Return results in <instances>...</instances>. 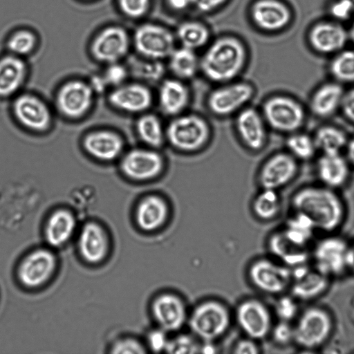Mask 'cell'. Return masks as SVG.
Instances as JSON below:
<instances>
[{
  "mask_svg": "<svg viewBox=\"0 0 354 354\" xmlns=\"http://www.w3.org/2000/svg\"><path fill=\"white\" fill-rule=\"evenodd\" d=\"M291 211L306 216L317 232H338L347 217L346 203L339 191L321 184L304 185L290 200Z\"/></svg>",
  "mask_w": 354,
  "mask_h": 354,
  "instance_id": "6da1fadb",
  "label": "cell"
},
{
  "mask_svg": "<svg viewBox=\"0 0 354 354\" xmlns=\"http://www.w3.org/2000/svg\"><path fill=\"white\" fill-rule=\"evenodd\" d=\"M246 59V50L238 39L222 37L215 40L200 58V71L216 84L231 82L243 71Z\"/></svg>",
  "mask_w": 354,
  "mask_h": 354,
  "instance_id": "7a4b0ae2",
  "label": "cell"
},
{
  "mask_svg": "<svg viewBox=\"0 0 354 354\" xmlns=\"http://www.w3.org/2000/svg\"><path fill=\"white\" fill-rule=\"evenodd\" d=\"M293 328L294 345L302 351H315L332 337L335 319L328 308L311 304L300 310L293 322Z\"/></svg>",
  "mask_w": 354,
  "mask_h": 354,
  "instance_id": "3957f363",
  "label": "cell"
},
{
  "mask_svg": "<svg viewBox=\"0 0 354 354\" xmlns=\"http://www.w3.org/2000/svg\"><path fill=\"white\" fill-rule=\"evenodd\" d=\"M166 142L176 151L194 153L207 145L211 138L207 121L196 113L172 117L165 127Z\"/></svg>",
  "mask_w": 354,
  "mask_h": 354,
  "instance_id": "277c9868",
  "label": "cell"
},
{
  "mask_svg": "<svg viewBox=\"0 0 354 354\" xmlns=\"http://www.w3.org/2000/svg\"><path fill=\"white\" fill-rule=\"evenodd\" d=\"M261 113L268 127L286 135L301 130L307 117L306 109L302 103L284 93L266 98Z\"/></svg>",
  "mask_w": 354,
  "mask_h": 354,
  "instance_id": "5b68a950",
  "label": "cell"
},
{
  "mask_svg": "<svg viewBox=\"0 0 354 354\" xmlns=\"http://www.w3.org/2000/svg\"><path fill=\"white\" fill-rule=\"evenodd\" d=\"M348 240L337 232L325 234L310 248V263L331 280L348 274Z\"/></svg>",
  "mask_w": 354,
  "mask_h": 354,
  "instance_id": "8992f818",
  "label": "cell"
},
{
  "mask_svg": "<svg viewBox=\"0 0 354 354\" xmlns=\"http://www.w3.org/2000/svg\"><path fill=\"white\" fill-rule=\"evenodd\" d=\"M188 324L198 339L212 342L226 332L230 324V316L222 303L209 300L196 306L188 319Z\"/></svg>",
  "mask_w": 354,
  "mask_h": 354,
  "instance_id": "52a82bcc",
  "label": "cell"
},
{
  "mask_svg": "<svg viewBox=\"0 0 354 354\" xmlns=\"http://www.w3.org/2000/svg\"><path fill=\"white\" fill-rule=\"evenodd\" d=\"M255 89L245 81L233 80L219 84L207 95L206 104L216 116L227 117L239 113L253 98Z\"/></svg>",
  "mask_w": 354,
  "mask_h": 354,
  "instance_id": "ba28073f",
  "label": "cell"
},
{
  "mask_svg": "<svg viewBox=\"0 0 354 354\" xmlns=\"http://www.w3.org/2000/svg\"><path fill=\"white\" fill-rule=\"evenodd\" d=\"M252 283L262 292L280 295L288 292L291 281V268L278 261L261 259L249 269Z\"/></svg>",
  "mask_w": 354,
  "mask_h": 354,
  "instance_id": "9c48e42d",
  "label": "cell"
},
{
  "mask_svg": "<svg viewBox=\"0 0 354 354\" xmlns=\"http://www.w3.org/2000/svg\"><path fill=\"white\" fill-rule=\"evenodd\" d=\"M331 281L308 262L291 268L288 292L300 303H312L328 292Z\"/></svg>",
  "mask_w": 354,
  "mask_h": 354,
  "instance_id": "30bf717a",
  "label": "cell"
},
{
  "mask_svg": "<svg viewBox=\"0 0 354 354\" xmlns=\"http://www.w3.org/2000/svg\"><path fill=\"white\" fill-rule=\"evenodd\" d=\"M137 51L149 59L162 61L175 49L173 34L166 28L153 24L140 26L134 34Z\"/></svg>",
  "mask_w": 354,
  "mask_h": 354,
  "instance_id": "8fae6325",
  "label": "cell"
},
{
  "mask_svg": "<svg viewBox=\"0 0 354 354\" xmlns=\"http://www.w3.org/2000/svg\"><path fill=\"white\" fill-rule=\"evenodd\" d=\"M299 171V162L286 150L278 151L266 159L261 167L258 180L261 188L279 191L290 184Z\"/></svg>",
  "mask_w": 354,
  "mask_h": 354,
  "instance_id": "7c38bea8",
  "label": "cell"
},
{
  "mask_svg": "<svg viewBox=\"0 0 354 354\" xmlns=\"http://www.w3.org/2000/svg\"><path fill=\"white\" fill-rule=\"evenodd\" d=\"M165 160L158 149L138 148L124 157L121 168L129 178L138 181H148L159 177L164 171Z\"/></svg>",
  "mask_w": 354,
  "mask_h": 354,
  "instance_id": "4fadbf2b",
  "label": "cell"
},
{
  "mask_svg": "<svg viewBox=\"0 0 354 354\" xmlns=\"http://www.w3.org/2000/svg\"><path fill=\"white\" fill-rule=\"evenodd\" d=\"M314 168L319 184L337 191L347 185L353 169L343 152L319 153Z\"/></svg>",
  "mask_w": 354,
  "mask_h": 354,
  "instance_id": "5bb4252c",
  "label": "cell"
},
{
  "mask_svg": "<svg viewBox=\"0 0 354 354\" xmlns=\"http://www.w3.org/2000/svg\"><path fill=\"white\" fill-rule=\"evenodd\" d=\"M57 265L55 254L47 249H37L22 261L18 270L20 282L33 288L45 283L53 275Z\"/></svg>",
  "mask_w": 354,
  "mask_h": 354,
  "instance_id": "9a60e30c",
  "label": "cell"
},
{
  "mask_svg": "<svg viewBox=\"0 0 354 354\" xmlns=\"http://www.w3.org/2000/svg\"><path fill=\"white\" fill-rule=\"evenodd\" d=\"M236 320L242 330L252 339L268 336L272 326V316L266 306L257 299H248L236 309Z\"/></svg>",
  "mask_w": 354,
  "mask_h": 354,
  "instance_id": "2e32d148",
  "label": "cell"
},
{
  "mask_svg": "<svg viewBox=\"0 0 354 354\" xmlns=\"http://www.w3.org/2000/svg\"><path fill=\"white\" fill-rule=\"evenodd\" d=\"M151 310L158 328L167 333L179 330L187 319L184 301L173 293L158 295L152 301Z\"/></svg>",
  "mask_w": 354,
  "mask_h": 354,
  "instance_id": "e0dca14e",
  "label": "cell"
},
{
  "mask_svg": "<svg viewBox=\"0 0 354 354\" xmlns=\"http://www.w3.org/2000/svg\"><path fill=\"white\" fill-rule=\"evenodd\" d=\"M235 127L237 134L246 148L261 150L268 139V126L261 115L253 107L246 106L236 113Z\"/></svg>",
  "mask_w": 354,
  "mask_h": 354,
  "instance_id": "ac0fdd59",
  "label": "cell"
},
{
  "mask_svg": "<svg viewBox=\"0 0 354 354\" xmlns=\"http://www.w3.org/2000/svg\"><path fill=\"white\" fill-rule=\"evenodd\" d=\"M344 86L331 80L317 86L310 94L308 107L316 118L328 119L340 111Z\"/></svg>",
  "mask_w": 354,
  "mask_h": 354,
  "instance_id": "d6986e66",
  "label": "cell"
},
{
  "mask_svg": "<svg viewBox=\"0 0 354 354\" xmlns=\"http://www.w3.org/2000/svg\"><path fill=\"white\" fill-rule=\"evenodd\" d=\"M92 100V88L80 81H71L65 84L57 97L59 109L70 118L84 115L90 108Z\"/></svg>",
  "mask_w": 354,
  "mask_h": 354,
  "instance_id": "ffe728a7",
  "label": "cell"
},
{
  "mask_svg": "<svg viewBox=\"0 0 354 354\" xmlns=\"http://www.w3.org/2000/svg\"><path fill=\"white\" fill-rule=\"evenodd\" d=\"M129 46V40L126 31L119 27H109L95 39L92 53L97 60L111 64L124 57Z\"/></svg>",
  "mask_w": 354,
  "mask_h": 354,
  "instance_id": "44dd1931",
  "label": "cell"
},
{
  "mask_svg": "<svg viewBox=\"0 0 354 354\" xmlns=\"http://www.w3.org/2000/svg\"><path fill=\"white\" fill-rule=\"evenodd\" d=\"M157 100L161 112L172 118L184 113L190 101V92L185 81L167 78L160 83Z\"/></svg>",
  "mask_w": 354,
  "mask_h": 354,
  "instance_id": "7402d4cb",
  "label": "cell"
},
{
  "mask_svg": "<svg viewBox=\"0 0 354 354\" xmlns=\"http://www.w3.org/2000/svg\"><path fill=\"white\" fill-rule=\"evenodd\" d=\"M17 119L26 127L41 131L50 123V113L46 104L39 98L28 94L18 97L13 104Z\"/></svg>",
  "mask_w": 354,
  "mask_h": 354,
  "instance_id": "603a6c76",
  "label": "cell"
},
{
  "mask_svg": "<svg viewBox=\"0 0 354 354\" xmlns=\"http://www.w3.org/2000/svg\"><path fill=\"white\" fill-rule=\"evenodd\" d=\"M250 15L254 24L266 31L284 28L290 20L288 8L279 0H257L252 6Z\"/></svg>",
  "mask_w": 354,
  "mask_h": 354,
  "instance_id": "cb8c5ba5",
  "label": "cell"
},
{
  "mask_svg": "<svg viewBox=\"0 0 354 354\" xmlns=\"http://www.w3.org/2000/svg\"><path fill=\"white\" fill-rule=\"evenodd\" d=\"M153 100L150 88L141 84L120 86L109 95V101L113 106L130 113H145L151 106Z\"/></svg>",
  "mask_w": 354,
  "mask_h": 354,
  "instance_id": "d4e9b609",
  "label": "cell"
},
{
  "mask_svg": "<svg viewBox=\"0 0 354 354\" xmlns=\"http://www.w3.org/2000/svg\"><path fill=\"white\" fill-rule=\"evenodd\" d=\"M169 213V205L162 196L149 194L139 202L136 211V221L142 230L153 232L166 223Z\"/></svg>",
  "mask_w": 354,
  "mask_h": 354,
  "instance_id": "484cf974",
  "label": "cell"
},
{
  "mask_svg": "<svg viewBox=\"0 0 354 354\" xmlns=\"http://www.w3.org/2000/svg\"><path fill=\"white\" fill-rule=\"evenodd\" d=\"M268 245L270 252L276 260L290 268L310 262V248L296 244L281 229L270 235Z\"/></svg>",
  "mask_w": 354,
  "mask_h": 354,
  "instance_id": "4316f807",
  "label": "cell"
},
{
  "mask_svg": "<svg viewBox=\"0 0 354 354\" xmlns=\"http://www.w3.org/2000/svg\"><path fill=\"white\" fill-rule=\"evenodd\" d=\"M78 248L81 256L87 262L97 263L102 261L109 249L106 232L95 222L86 223L79 235Z\"/></svg>",
  "mask_w": 354,
  "mask_h": 354,
  "instance_id": "83f0119b",
  "label": "cell"
},
{
  "mask_svg": "<svg viewBox=\"0 0 354 354\" xmlns=\"http://www.w3.org/2000/svg\"><path fill=\"white\" fill-rule=\"evenodd\" d=\"M348 35L344 28L335 22H322L311 29L309 40L313 48L322 54L339 51L345 45Z\"/></svg>",
  "mask_w": 354,
  "mask_h": 354,
  "instance_id": "f1b7e54d",
  "label": "cell"
},
{
  "mask_svg": "<svg viewBox=\"0 0 354 354\" xmlns=\"http://www.w3.org/2000/svg\"><path fill=\"white\" fill-rule=\"evenodd\" d=\"M84 147L92 156L101 160H112L123 148V142L116 133L99 131L89 133L84 140Z\"/></svg>",
  "mask_w": 354,
  "mask_h": 354,
  "instance_id": "f546056e",
  "label": "cell"
},
{
  "mask_svg": "<svg viewBox=\"0 0 354 354\" xmlns=\"http://www.w3.org/2000/svg\"><path fill=\"white\" fill-rule=\"evenodd\" d=\"M76 227L73 215L65 209L55 212L48 218L45 236L52 246L59 247L66 243L72 236Z\"/></svg>",
  "mask_w": 354,
  "mask_h": 354,
  "instance_id": "4dcf8cb0",
  "label": "cell"
},
{
  "mask_svg": "<svg viewBox=\"0 0 354 354\" xmlns=\"http://www.w3.org/2000/svg\"><path fill=\"white\" fill-rule=\"evenodd\" d=\"M26 66L18 57L6 56L0 59V97L13 94L22 84Z\"/></svg>",
  "mask_w": 354,
  "mask_h": 354,
  "instance_id": "1f68e13d",
  "label": "cell"
},
{
  "mask_svg": "<svg viewBox=\"0 0 354 354\" xmlns=\"http://www.w3.org/2000/svg\"><path fill=\"white\" fill-rule=\"evenodd\" d=\"M168 68L174 77L185 81L200 71V59L194 50L182 46L175 48L169 56Z\"/></svg>",
  "mask_w": 354,
  "mask_h": 354,
  "instance_id": "d6a6232c",
  "label": "cell"
},
{
  "mask_svg": "<svg viewBox=\"0 0 354 354\" xmlns=\"http://www.w3.org/2000/svg\"><path fill=\"white\" fill-rule=\"evenodd\" d=\"M313 137L318 153H344L349 138L342 127L333 124L320 125Z\"/></svg>",
  "mask_w": 354,
  "mask_h": 354,
  "instance_id": "836d02e7",
  "label": "cell"
},
{
  "mask_svg": "<svg viewBox=\"0 0 354 354\" xmlns=\"http://www.w3.org/2000/svg\"><path fill=\"white\" fill-rule=\"evenodd\" d=\"M139 138L148 147L158 149L166 142L165 127L160 118L151 113H145L136 122Z\"/></svg>",
  "mask_w": 354,
  "mask_h": 354,
  "instance_id": "e575fe53",
  "label": "cell"
},
{
  "mask_svg": "<svg viewBox=\"0 0 354 354\" xmlns=\"http://www.w3.org/2000/svg\"><path fill=\"white\" fill-rule=\"evenodd\" d=\"M281 230L292 241L306 248H311V243L317 232L306 216L292 211Z\"/></svg>",
  "mask_w": 354,
  "mask_h": 354,
  "instance_id": "d590c367",
  "label": "cell"
},
{
  "mask_svg": "<svg viewBox=\"0 0 354 354\" xmlns=\"http://www.w3.org/2000/svg\"><path fill=\"white\" fill-rule=\"evenodd\" d=\"M286 151L299 162L314 158L318 153L313 135L301 130L287 135Z\"/></svg>",
  "mask_w": 354,
  "mask_h": 354,
  "instance_id": "8d00e7d4",
  "label": "cell"
},
{
  "mask_svg": "<svg viewBox=\"0 0 354 354\" xmlns=\"http://www.w3.org/2000/svg\"><path fill=\"white\" fill-rule=\"evenodd\" d=\"M254 214L261 220L275 218L281 209V199L277 190L261 188L252 203Z\"/></svg>",
  "mask_w": 354,
  "mask_h": 354,
  "instance_id": "74e56055",
  "label": "cell"
},
{
  "mask_svg": "<svg viewBox=\"0 0 354 354\" xmlns=\"http://www.w3.org/2000/svg\"><path fill=\"white\" fill-rule=\"evenodd\" d=\"M328 72L333 80L343 86L354 84V50L339 52L330 61Z\"/></svg>",
  "mask_w": 354,
  "mask_h": 354,
  "instance_id": "f35d334b",
  "label": "cell"
},
{
  "mask_svg": "<svg viewBox=\"0 0 354 354\" xmlns=\"http://www.w3.org/2000/svg\"><path fill=\"white\" fill-rule=\"evenodd\" d=\"M176 36L182 46L195 50L207 44L209 32L207 27L201 23L187 21L178 26Z\"/></svg>",
  "mask_w": 354,
  "mask_h": 354,
  "instance_id": "ab89813d",
  "label": "cell"
},
{
  "mask_svg": "<svg viewBox=\"0 0 354 354\" xmlns=\"http://www.w3.org/2000/svg\"><path fill=\"white\" fill-rule=\"evenodd\" d=\"M299 304L289 292L280 295L274 305L275 314L279 320L293 322L301 310Z\"/></svg>",
  "mask_w": 354,
  "mask_h": 354,
  "instance_id": "60d3db41",
  "label": "cell"
},
{
  "mask_svg": "<svg viewBox=\"0 0 354 354\" xmlns=\"http://www.w3.org/2000/svg\"><path fill=\"white\" fill-rule=\"evenodd\" d=\"M36 44L35 35L27 30L15 33L8 41V48L15 54L26 55L32 51Z\"/></svg>",
  "mask_w": 354,
  "mask_h": 354,
  "instance_id": "b9f144b4",
  "label": "cell"
},
{
  "mask_svg": "<svg viewBox=\"0 0 354 354\" xmlns=\"http://www.w3.org/2000/svg\"><path fill=\"white\" fill-rule=\"evenodd\" d=\"M199 346L195 339L189 335H179L169 339L165 352L168 353H196Z\"/></svg>",
  "mask_w": 354,
  "mask_h": 354,
  "instance_id": "7bdbcfd3",
  "label": "cell"
},
{
  "mask_svg": "<svg viewBox=\"0 0 354 354\" xmlns=\"http://www.w3.org/2000/svg\"><path fill=\"white\" fill-rule=\"evenodd\" d=\"M270 334L275 344L281 346L294 344L293 322L279 320L272 325Z\"/></svg>",
  "mask_w": 354,
  "mask_h": 354,
  "instance_id": "ee69618b",
  "label": "cell"
},
{
  "mask_svg": "<svg viewBox=\"0 0 354 354\" xmlns=\"http://www.w3.org/2000/svg\"><path fill=\"white\" fill-rule=\"evenodd\" d=\"M119 5L127 16L139 18L147 12L149 0H119Z\"/></svg>",
  "mask_w": 354,
  "mask_h": 354,
  "instance_id": "f6af8a7d",
  "label": "cell"
},
{
  "mask_svg": "<svg viewBox=\"0 0 354 354\" xmlns=\"http://www.w3.org/2000/svg\"><path fill=\"white\" fill-rule=\"evenodd\" d=\"M111 353L119 354L145 353L146 350L143 345L133 338H126L118 341L112 347Z\"/></svg>",
  "mask_w": 354,
  "mask_h": 354,
  "instance_id": "bcb514c9",
  "label": "cell"
},
{
  "mask_svg": "<svg viewBox=\"0 0 354 354\" xmlns=\"http://www.w3.org/2000/svg\"><path fill=\"white\" fill-rule=\"evenodd\" d=\"M167 333V332L158 328L151 330L148 334V346L153 352L160 353L165 351L169 341Z\"/></svg>",
  "mask_w": 354,
  "mask_h": 354,
  "instance_id": "7dc6e473",
  "label": "cell"
},
{
  "mask_svg": "<svg viewBox=\"0 0 354 354\" xmlns=\"http://www.w3.org/2000/svg\"><path fill=\"white\" fill-rule=\"evenodd\" d=\"M127 77V71L125 68L115 63L111 64L106 69L104 79L106 84L118 85L121 84Z\"/></svg>",
  "mask_w": 354,
  "mask_h": 354,
  "instance_id": "c3c4849f",
  "label": "cell"
},
{
  "mask_svg": "<svg viewBox=\"0 0 354 354\" xmlns=\"http://www.w3.org/2000/svg\"><path fill=\"white\" fill-rule=\"evenodd\" d=\"M339 112L346 120L354 124V86L345 90Z\"/></svg>",
  "mask_w": 354,
  "mask_h": 354,
  "instance_id": "681fc988",
  "label": "cell"
},
{
  "mask_svg": "<svg viewBox=\"0 0 354 354\" xmlns=\"http://www.w3.org/2000/svg\"><path fill=\"white\" fill-rule=\"evenodd\" d=\"M330 14L339 20L348 19L353 11L349 0H337L330 8Z\"/></svg>",
  "mask_w": 354,
  "mask_h": 354,
  "instance_id": "f907efd6",
  "label": "cell"
},
{
  "mask_svg": "<svg viewBox=\"0 0 354 354\" xmlns=\"http://www.w3.org/2000/svg\"><path fill=\"white\" fill-rule=\"evenodd\" d=\"M234 352L237 354H256L259 348L252 339L240 340L234 348Z\"/></svg>",
  "mask_w": 354,
  "mask_h": 354,
  "instance_id": "816d5d0a",
  "label": "cell"
},
{
  "mask_svg": "<svg viewBox=\"0 0 354 354\" xmlns=\"http://www.w3.org/2000/svg\"><path fill=\"white\" fill-rule=\"evenodd\" d=\"M226 0H193V6L203 12L212 11L221 6Z\"/></svg>",
  "mask_w": 354,
  "mask_h": 354,
  "instance_id": "f5cc1de1",
  "label": "cell"
},
{
  "mask_svg": "<svg viewBox=\"0 0 354 354\" xmlns=\"http://www.w3.org/2000/svg\"><path fill=\"white\" fill-rule=\"evenodd\" d=\"M347 266L348 274L354 276V238L348 241Z\"/></svg>",
  "mask_w": 354,
  "mask_h": 354,
  "instance_id": "db71d44e",
  "label": "cell"
},
{
  "mask_svg": "<svg viewBox=\"0 0 354 354\" xmlns=\"http://www.w3.org/2000/svg\"><path fill=\"white\" fill-rule=\"evenodd\" d=\"M169 6L174 10H183L193 5V0H166Z\"/></svg>",
  "mask_w": 354,
  "mask_h": 354,
  "instance_id": "11a10c76",
  "label": "cell"
},
{
  "mask_svg": "<svg viewBox=\"0 0 354 354\" xmlns=\"http://www.w3.org/2000/svg\"><path fill=\"white\" fill-rule=\"evenodd\" d=\"M344 153L352 167L354 168V134L351 137L348 138Z\"/></svg>",
  "mask_w": 354,
  "mask_h": 354,
  "instance_id": "9f6ffc18",
  "label": "cell"
},
{
  "mask_svg": "<svg viewBox=\"0 0 354 354\" xmlns=\"http://www.w3.org/2000/svg\"><path fill=\"white\" fill-rule=\"evenodd\" d=\"M349 37H350L351 41L354 44V24H353V26H351V28L350 29Z\"/></svg>",
  "mask_w": 354,
  "mask_h": 354,
  "instance_id": "6f0895ef",
  "label": "cell"
},
{
  "mask_svg": "<svg viewBox=\"0 0 354 354\" xmlns=\"http://www.w3.org/2000/svg\"><path fill=\"white\" fill-rule=\"evenodd\" d=\"M352 6H353V11H354V0H349Z\"/></svg>",
  "mask_w": 354,
  "mask_h": 354,
  "instance_id": "680465c9",
  "label": "cell"
}]
</instances>
